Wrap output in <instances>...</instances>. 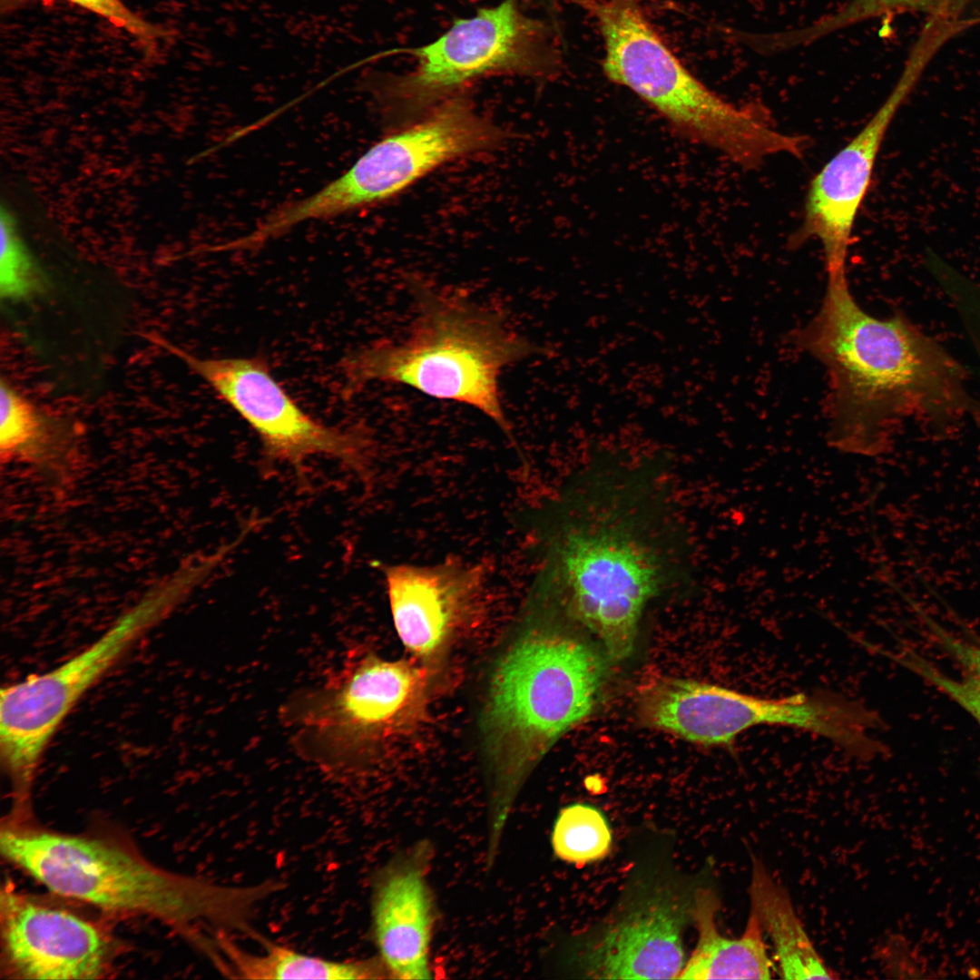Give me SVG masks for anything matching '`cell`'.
<instances>
[{
  "label": "cell",
  "mask_w": 980,
  "mask_h": 980,
  "mask_svg": "<svg viewBox=\"0 0 980 980\" xmlns=\"http://www.w3.org/2000/svg\"><path fill=\"white\" fill-rule=\"evenodd\" d=\"M649 459L602 455L551 504L539 570L611 661L632 652L651 602L689 576L668 480Z\"/></svg>",
  "instance_id": "6da1fadb"
},
{
  "label": "cell",
  "mask_w": 980,
  "mask_h": 980,
  "mask_svg": "<svg viewBox=\"0 0 980 980\" xmlns=\"http://www.w3.org/2000/svg\"><path fill=\"white\" fill-rule=\"evenodd\" d=\"M796 342L828 372L829 436L844 450L877 453L906 417L946 426L976 408L960 364L903 316L866 312L847 277L828 279Z\"/></svg>",
  "instance_id": "7a4b0ae2"
},
{
  "label": "cell",
  "mask_w": 980,
  "mask_h": 980,
  "mask_svg": "<svg viewBox=\"0 0 980 980\" xmlns=\"http://www.w3.org/2000/svg\"><path fill=\"white\" fill-rule=\"evenodd\" d=\"M535 613L496 666L483 718L492 773L489 843L498 845L524 779L552 746L593 710L607 657L578 632L551 592H532Z\"/></svg>",
  "instance_id": "3957f363"
},
{
  "label": "cell",
  "mask_w": 980,
  "mask_h": 980,
  "mask_svg": "<svg viewBox=\"0 0 980 980\" xmlns=\"http://www.w3.org/2000/svg\"><path fill=\"white\" fill-rule=\"evenodd\" d=\"M3 856L50 891L103 909L156 917L194 935L196 926L251 934L261 901L274 881L223 886L176 875L111 842L7 824Z\"/></svg>",
  "instance_id": "277c9868"
},
{
  "label": "cell",
  "mask_w": 980,
  "mask_h": 980,
  "mask_svg": "<svg viewBox=\"0 0 980 980\" xmlns=\"http://www.w3.org/2000/svg\"><path fill=\"white\" fill-rule=\"evenodd\" d=\"M413 290L417 313L408 335L348 356L342 368L348 385L400 384L465 404L492 419L515 444L500 399L499 377L539 348L496 313L426 287Z\"/></svg>",
  "instance_id": "5b68a950"
},
{
  "label": "cell",
  "mask_w": 980,
  "mask_h": 980,
  "mask_svg": "<svg viewBox=\"0 0 980 980\" xmlns=\"http://www.w3.org/2000/svg\"><path fill=\"white\" fill-rule=\"evenodd\" d=\"M594 19L603 40V71L655 109L683 136L750 169L791 148L768 112L736 105L696 78L658 34L641 0H575Z\"/></svg>",
  "instance_id": "8992f818"
},
{
  "label": "cell",
  "mask_w": 980,
  "mask_h": 980,
  "mask_svg": "<svg viewBox=\"0 0 980 980\" xmlns=\"http://www.w3.org/2000/svg\"><path fill=\"white\" fill-rule=\"evenodd\" d=\"M195 587L193 577L177 569L78 653L48 671L1 690V761L18 801L28 799L50 741L80 700Z\"/></svg>",
  "instance_id": "52a82bcc"
},
{
  "label": "cell",
  "mask_w": 980,
  "mask_h": 980,
  "mask_svg": "<svg viewBox=\"0 0 980 980\" xmlns=\"http://www.w3.org/2000/svg\"><path fill=\"white\" fill-rule=\"evenodd\" d=\"M427 678L407 661L354 652L319 685L283 707L301 754L341 770L421 719Z\"/></svg>",
  "instance_id": "ba28073f"
},
{
  "label": "cell",
  "mask_w": 980,
  "mask_h": 980,
  "mask_svg": "<svg viewBox=\"0 0 980 980\" xmlns=\"http://www.w3.org/2000/svg\"><path fill=\"white\" fill-rule=\"evenodd\" d=\"M388 53L416 60L408 73L374 80L381 103L401 115L419 113L484 76L547 78L559 65L550 28L526 15L518 0L480 7L427 44Z\"/></svg>",
  "instance_id": "9c48e42d"
},
{
  "label": "cell",
  "mask_w": 980,
  "mask_h": 980,
  "mask_svg": "<svg viewBox=\"0 0 980 980\" xmlns=\"http://www.w3.org/2000/svg\"><path fill=\"white\" fill-rule=\"evenodd\" d=\"M502 140L500 129L479 116L466 98L455 94L422 122L376 142L318 191L270 212L265 229L279 237L302 222L379 203L441 164L493 149Z\"/></svg>",
  "instance_id": "30bf717a"
},
{
  "label": "cell",
  "mask_w": 980,
  "mask_h": 980,
  "mask_svg": "<svg viewBox=\"0 0 980 980\" xmlns=\"http://www.w3.org/2000/svg\"><path fill=\"white\" fill-rule=\"evenodd\" d=\"M674 713L684 738L706 747L730 746L753 727L779 725L818 734L862 758L882 750L872 734L880 727L877 715L827 691L769 699L691 680L679 692Z\"/></svg>",
  "instance_id": "8fae6325"
},
{
  "label": "cell",
  "mask_w": 980,
  "mask_h": 980,
  "mask_svg": "<svg viewBox=\"0 0 980 980\" xmlns=\"http://www.w3.org/2000/svg\"><path fill=\"white\" fill-rule=\"evenodd\" d=\"M147 338L202 377L254 429L270 457L290 464L318 455L353 464L360 460L363 436L314 419L260 358H199L161 337Z\"/></svg>",
  "instance_id": "7c38bea8"
},
{
  "label": "cell",
  "mask_w": 980,
  "mask_h": 980,
  "mask_svg": "<svg viewBox=\"0 0 980 980\" xmlns=\"http://www.w3.org/2000/svg\"><path fill=\"white\" fill-rule=\"evenodd\" d=\"M921 73L906 65L886 101L812 178L795 240H818L828 279L847 276L853 229L868 191L886 133Z\"/></svg>",
  "instance_id": "4fadbf2b"
},
{
  "label": "cell",
  "mask_w": 980,
  "mask_h": 980,
  "mask_svg": "<svg viewBox=\"0 0 980 980\" xmlns=\"http://www.w3.org/2000/svg\"><path fill=\"white\" fill-rule=\"evenodd\" d=\"M1 938L8 972L21 978H98L109 956L93 923L9 889L1 896Z\"/></svg>",
  "instance_id": "5bb4252c"
},
{
  "label": "cell",
  "mask_w": 980,
  "mask_h": 980,
  "mask_svg": "<svg viewBox=\"0 0 980 980\" xmlns=\"http://www.w3.org/2000/svg\"><path fill=\"white\" fill-rule=\"evenodd\" d=\"M693 900L661 890L638 901L584 944L582 969L596 978L677 979L686 963L681 932Z\"/></svg>",
  "instance_id": "9a60e30c"
},
{
  "label": "cell",
  "mask_w": 980,
  "mask_h": 980,
  "mask_svg": "<svg viewBox=\"0 0 980 980\" xmlns=\"http://www.w3.org/2000/svg\"><path fill=\"white\" fill-rule=\"evenodd\" d=\"M394 625L419 657L440 650L479 605L483 566L457 559L433 565H383Z\"/></svg>",
  "instance_id": "2e32d148"
},
{
  "label": "cell",
  "mask_w": 980,
  "mask_h": 980,
  "mask_svg": "<svg viewBox=\"0 0 980 980\" xmlns=\"http://www.w3.org/2000/svg\"><path fill=\"white\" fill-rule=\"evenodd\" d=\"M428 848L420 845L393 858L377 874L372 930L379 959L391 976L430 978L434 913L426 883Z\"/></svg>",
  "instance_id": "e0dca14e"
},
{
  "label": "cell",
  "mask_w": 980,
  "mask_h": 980,
  "mask_svg": "<svg viewBox=\"0 0 980 980\" xmlns=\"http://www.w3.org/2000/svg\"><path fill=\"white\" fill-rule=\"evenodd\" d=\"M718 908L719 900L710 889L701 888L695 894L692 917L698 941L677 979L770 978L772 962L757 916L750 911L741 936L729 938L717 929Z\"/></svg>",
  "instance_id": "ac0fdd59"
},
{
  "label": "cell",
  "mask_w": 980,
  "mask_h": 980,
  "mask_svg": "<svg viewBox=\"0 0 980 980\" xmlns=\"http://www.w3.org/2000/svg\"><path fill=\"white\" fill-rule=\"evenodd\" d=\"M262 951H246L225 931L211 937L208 954L218 967L240 979H375L387 973L380 959L333 961L275 944L259 934Z\"/></svg>",
  "instance_id": "d6986e66"
},
{
  "label": "cell",
  "mask_w": 980,
  "mask_h": 980,
  "mask_svg": "<svg viewBox=\"0 0 980 980\" xmlns=\"http://www.w3.org/2000/svg\"><path fill=\"white\" fill-rule=\"evenodd\" d=\"M749 892L750 911L771 940L781 976L833 978L806 933L789 895L758 859L753 860Z\"/></svg>",
  "instance_id": "ffe728a7"
},
{
  "label": "cell",
  "mask_w": 980,
  "mask_h": 980,
  "mask_svg": "<svg viewBox=\"0 0 980 980\" xmlns=\"http://www.w3.org/2000/svg\"><path fill=\"white\" fill-rule=\"evenodd\" d=\"M74 432L9 383L0 384V460L34 465L53 463L70 451Z\"/></svg>",
  "instance_id": "44dd1931"
},
{
  "label": "cell",
  "mask_w": 980,
  "mask_h": 980,
  "mask_svg": "<svg viewBox=\"0 0 980 980\" xmlns=\"http://www.w3.org/2000/svg\"><path fill=\"white\" fill-rule=\"evenodd\" d=\"M926 621L936 644L957 664L959 673L949 675L909 651L896 653L893 659L950 698L980 726V642L948 632L929 618Z\"/></svg>",
  "instance_id": "7402d4cb"
},
{
  "label": "cell",
  "mask_w": 980,
  "mask_h": 980,
  "mask_svg": "<svg viewBox=\"0 0 980 980\" xmlns=\"http://www.w3.org/2000/svg\"><path fill=\"white\" fill-rule=\"evenodd\" d=\"M977 1L980 0H848L834 12L799 27L796 37L807 46L841 29L889 15L923 13L931 17L956 18Z\"/></svg>",
  "instance_id": "603a6c76"
},
{
  "label": "cell",
  "mask_w": 980,
  "mask_h": 980,
  "mask_svg": "<svg viewBox=\"0 0 980 980\" xmlns=\"http://www.w3.org/2000/svg\"><path fill=\"white\" fill-rule=\"evenodd\" d=\"M611 843L610 828L597 808L574 804L560 811L552 833L553 848L559 858L583 866L604 858Z\"/></svg>",
  "instance_id": "cb8c5ba5"
},
{
  "label": "cell",
  "mask_w": 980,
  "mask_h": 980,
  "mask_svg": "<svg viewBox=\"0 0 980 980\" xmlns=\"http://www.w3.org/2000/svg\"><path fill=\"white\" fill-rule=\"evenodd\" d=\"M0 291L8 300L29 298L43 289L44 277L20 239L10 212L1 210Z\"/></svg>",
  "instance_id": "d4e9b609"
},
{
  "label": "cell",
  "mask_w": 980,
  "mask_h": 980,
  "mask_svg": "<svg viewBox=\"0 0 980 980\" xmlns=\"http://www.w3.org/2000/svg\"><path fill=\"white\" fill-rule=\"evenodd\" d=\"M67 1L102 16L144 44H152L161 36L157 27L131 11L121 0Z\"/></svg>",
  "instance_id": "484cf974"
},
{
  "label": "cell",
  "mask_w": 980,
  "mask_h": 980,
  "mask_svg": "<svg viewBox=\"0 0 980 980\" xmlns=\"http://www.w3.org/2000/svg\"><path fill=\"white\" fill-rule=\"evenodd\" d=\"M536 1L539 2L540 4L544 5L546 8L552 9V7H554V5L557 3L558 0H536Z\"/></svg>",
  "instance_id": "4316f807"
}]
</instances>
